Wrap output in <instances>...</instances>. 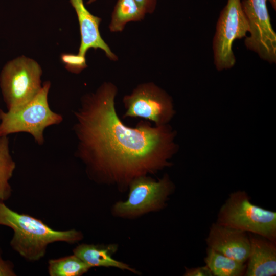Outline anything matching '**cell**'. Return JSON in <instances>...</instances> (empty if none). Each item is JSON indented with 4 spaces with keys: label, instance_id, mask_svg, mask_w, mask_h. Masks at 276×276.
I'll return each mask as SVG.
<instances>
[{
    "label": "cell",
    "instance_id": "cell-1",
    "mask_svg": "<svg viewBox=\"0 0 276 276\" xmlns=\"http://www.w3.org/2000/svg\"><path fill=\"white\" fill-rule=\"evenodd\" d=\"M117 92L115 85L104 82L84 95L74 112L73 129L77 140L75 155L88 178L123 192L134 178L171 166L178 146L176 133L168 124L152 126L142 121L134 127L125 125L116 111Z\"/></svg>",
    "mask_w": 276,
    "mask_h": 276
},
{
    "label": "cell",
    "instance_id": "cell-2",
    "mask_svg": "<svg viewBox=\"0 0 276 276\" xmlns=\"http://www.w3.org/2000/svg\"><path fill=\"white\" fill-rule=\"evenodd\" d=\"M0 225L13 230L10 246L31 262L43 258L50 244L57 242L74 244L84 238L82 232L76 229H54L39 219L13 211L2 201H0Z\"/></svg>",
    "mask_w": 276,
    "mask_h": 276
},
{
    "label": "cell",
    "instance_id": "cell-3",
    "mask_svg": "<svg viewBox=\"0 0 276 276\" xmlns=\"http://www.w3.org/2000/svg\"><path fill=\"white\" fill-rule=\"evenodd\" d=\"M50 82L45 81L38 94L26 104L7 111L0 109V136L26 132L31 135L37 144L42 145L45 128L63 121L62 115L50 108Z\"/></svg>",
    "mask_w": 276,
    "mask_h": 276
},
{
    "label": "cell",
    "instance_id": "cell-4",
    "mask_svg": "<svg viewBox=\"0 0 276 276\" xmlns=\"http://www.w3.org/2000/svg\"><path fill=\"white\" fill-rule=\"evenodd\" d=\"M175 189L167 174L157 180L149 175L137 177L128 186L127 199L116 202L111 208V213L116 217L133 219L159 211L166 205Z\"/></svg>",
    "mask_w": 276,
    "mask_h": 276
},
{
    "label": "cell",
    "instance_id": "cell-5",
    "mask_svg": "<svg viewBox=\"0 0 276 276\" xmlns=\"http://www.w3.org/2000/svg\"><path fill=\"white\" fill-rule=\"evenodd\" d=\"M216 223L276 241V213L252 203L244 191L229 195L219 210Z\"/></svg>",
    "mask_w": 276,
    "mask_h": 276
},
{
    "label": "cell",
    "instance_id": "cell-6",
    "mask_svg": "<svg viewBox=\"0 0 276 276\" xmlns=\"http://www.w3.org/2000/svg\"><path fill=\"white\" fill-rule=\"evenodd\" d=\"M42 70L25 56L8 62L0 74V88L7 110L18 108L32 100L42 88Z\"/></svg>",
    "mask_w": 276,
    "mask_h": 276
},
{
    "label": "cell",
    "instance_id": "cell-7",
    "mask_svg": "<svg viewBox=\"0 0 276 276\" xmlns=\"http://www.w3.org/2000/svg\"><path fill=\"white\" fill-rule=\"evenodd\" d=\"M249 30L241 0H227L218 19L213 40L214 63L217 70H227L234 66L233 43L244 37Z\"/></svg>",
    "mask_w": 276,
    "mask_h": 276
},
{
    "label": "cell",
    "instance_id": "cell-8",
    "mask_svg": "<svg viewBox=\"0 0 276 276\" xmlns=\"http://www.w3.org/2000/svg\"><path fill=\"white\" fill-rule=\"evenodd\" d=\"M123 118H141L155 126L168 124L175 114L171 97L153 83L139 84L123 99Z\"/></svg>",
    "mask_w": 276,
    "mask_h": 276
},
{
    "label": "cell",
    "instance_id": "cell-9",
    "mask_svg": "<svg viewBox=\"0 0 276 276\" xmlns=\"http://www.w3.org/2000/svg\"><path fill=\"white\" fill-rule=\"evenodd\" d=\"M241 5L249 25L246 47L269 63L276 62V34L267 7V0H243Z\"/></svg>",
    "mask_w": 276,
    "mask_h": 276
},
{
    "label": "cell",
    "instance_id": "cell-10",
    "mask_svg": "<svg viewBox=\"0 0 276 276\" xmlns=\"http://www.w3.org/2000/svg\"><path fill=\"white\" fill-rule=\"evenodd\" d=\"M209 248L240 262L245 263L250 251V240L246 232L213 223L206 239Z\"/></svg>",
    "mask_w": 276,
    "mask_h": 276
},
{
    "label": "cell",
    "instance_id": "cell-11",
    "mask_svg": "<svg viewBox=\"0 0 276 276\" xmlns=\"http://www.w3.org/2000/svg\"><path fill=\"white\" fill-rule=\"evenodd\" d=\"M70 2L77 14L80 27L81 43L78 54L85 57L89 49H100L104 51L109 59L117 60V56L112 52L100 35L99 27L101 18L89 12L83 0H70Z\"/></svg>",
    "mask_w": 276,
    "mask_h": 276
},
{
    "label": "cell",
    "instance_id": "cell-12",
    "mask_svg": "<svg viewBox=\"0 0 276 276\" xmlns=\"http://www.w3.org/2000/svg\"><path fill=\"white\" fill-rule=\"evenodd\" d=\"M250 247L245 275L273 276L276 274L275 242L250 233Z\"/></svg>",
    "mask_w": 276,
    "mask_h": 276
},
{
    "label": "cell",
    "instance_id": "cell-13",
    "mask_svg": "<svg viewBox=\"0 0 276 276\" xmlns=\"http://www.w3.org/2000/svg\"><path fill=\"white\" fill-rule=\"evenodd\" d=\"M117 250V244L105 245L82 243L74 248L73 253L91 268L113 267L139 274V272L129 265L117 260L112 257L113 254Z\"/></svg>",
    "mask_w": 276,
    "mask_h": 276
},
{
    "label": "cell",
    "instance_id": "cell-14",
    "mask_svg": "<svg viewBox=\"0 0 276 276\" xmlns=\"http://www.w3.org/2000/svg\"><path fill=\"white\" fill-rule=\"evenodd\" d=\"M206 265L215 276H241L246 265L208 247L204 258Z\"/></svg>",
    "mask_w": 276,
    "mask_h": 276
},
{
    "label": "cell",
    "instance_id": "cell-15",
    "mask_svg": "<svg viewBox=\"0 0 276 276\" xmlns=\"http://www.w3.org/2000/svg\"><path fill=\"white\" fill-rule=\"evenodd\" d=\"M16 163L11 155L8 136H0V201L8 200L12 189L10 183Z\"/></svg>",
    "mask_w": 276,
    "mask_h": 276
},
{
    "label": "cell",
    "instance_id": "cell-16",
    "mask_svg": "<svg viewBox=\"0 0 276 276\" xmlns=\"http://www.w3.org/2000/svg\"><path fill=\"white\" fill-rule=\"evenodd\" d=\"M145 14L134 0H117L112 13L109 29L111 32H121L127 22L141 20Z\"/></svg>",
    "mask_w": 276,
    "mask_h": 276
},
{
    "label": "cell",
    "instance_id": "cell-17",
    "mask_svg": "<svg viewBox=\"0 0 276 276\" xmlns=\"http://www.w3.org/2000/svg\"><path fill=\"white\" fill-rule=\"evenodd\" d=\"M91 268L74 255L48 261V273L50 276H81Z\"/></svg>",
    "mask_w": 276,
    "mask_h": 276
},
{
    "label": "cell",
    "instance_id": "cell-18",
    "mask_svg": "<svg viewBox=\"0 0 276 276\" xmlns=\"http://www.w3.org/2000/svg\"><path fill=\"white\" fill-rule=\"evenodd\" d=\"M61 59L65 64V68L73 73H79L87 66L85 57L78 54H62Z\"/></svg>",
    "mask_w": 276,
    "mask_h": 276
},
{
    "label": "cell",
    "instance_id": "cell-19",
    "mask_svg": "<svg viewBox=\"0 0 276 276\" xmlns=\"http://www.w3.org/2000/svg\"><path fill=\"white\" fill-rule=\"evenodd\" d=\"M0 248V276H16L13 263L9 260H4Z\"/></svg>",
    "mask_w": 276,
    "mask_h": 276
},
{
    "label": "cell",
    "instance_id": "cell-20",
    "mask_svg": "<svg viewBox=\"0 0 276 276\" xmlns=\"http://www.w3.org/2000/svg\"><path fill=\"white\" fill-rule=\"evenodd\" d=\"M185 276H212L213 274L210 268L205 266L195 268H186Z\"/></svg>",
    "mask_w": 276,
    "mask_h": 276
},
{
    "label": "cell",
    "instance_id": "cell-21",
    "mask_svg": "<svg viewBox=\"0 0 276 276\" xmlns=\"http://www.w3.org/2000/svg\"><path fill=\"white\" fill-rule=\"evenodd\" d=\"M139 7L145 13H152L155 10L156 0H134Z\"/></svg>",
    "mask_w": 276,
    "mask_h": 276
},
{
    "label": "cell",
    "instance_id": "cell-22",
    "mask_svg": "<svg viewBox=\"0 0 276 276\" xmlns=\"http://www.w3.org/2000/svg\"><path fill=\"white\" fill-rule=\"evenodd\" d=\"M270 3L272 8L275 10L276 9V0H268Z\"/></svg>",
    "mask_w": 276,
    "mask_h": 276
},
{
    "label": "cell",
    "instance_id": "cell-23",
    "mask_svg": "<svg viewBox=\"0 0 276 276\" xmlns=\"http://www.w3.org/2000/svg\"><path fill=\"white\" fill-rule=\"evenodd\" d=\"M96 0H89L87 2V4H91L93 3H94V2H95Z\"/></svg>",
    "mask_w": 276,
    "mask_h": 276
}]
</instances>
